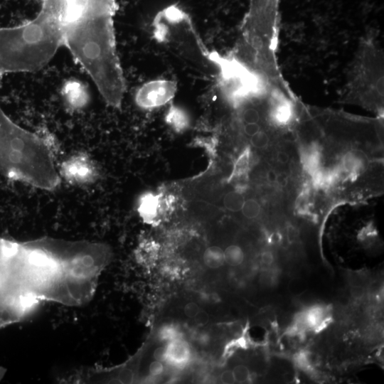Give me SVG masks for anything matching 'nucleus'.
Here are the masks:
<instances>
[{"label": "nucleus", "mask_w": 384, "mask_h": 384, "mask_svg": "<svg viewBox=\"0 0 384 384\" xmlns=\"http://www.w3.org/2000/svg\"><path fill=\"white\" fill-rule=\"evenodd\" d=\"M279 0H250L244 21L245 39L254 43L274 41Z\"/></svg>", "instance_id": "3"}, {"label": "nucleus", "mask_w": 384, "mask_h": 384, "mask_svg": "<svg viewBox=\"0 0 384 384\" xmlns=\"http://www.w3.org/2000/svg\"><path fill=\"white\" fill-rule=\"evenodd\" d=\"M324 317V309L321 307H314L306 312L304 321L309 326H317L323 322Z\"/></svg>", "instance_id": "13"}, {"label": "nucleus", "mask_w": 384, "mask_h": 384, "mask_svg": "<svg viewBox=\"0 0 384 384\" xmlns=\"http://www.w3.org/2000/svg\"><path fill=\"white\" fill-rule=\"evenodd\" d=\"M250 145L257 150H264L270 143V137L265 129L248 138Z\"/></svg>", "instance_id": "14"}, {"label": "nucleus", "mask_w": 384, "mask_h": 384, "mask_svg": "<svg viewBox=\"0 0 384 384\" xmlns=\"http://www.w3.org/2000/svg\"><path fill=\"white\" fill-rule=\"evenodd\" d=\"M63 41L62 25L43 9L23 24L0 28V75L38 70L63 46Z\"/></svg>", "instance_id": "1"}, {"label": "nucleus", "mask_w": 384, "mask_h": 384, "mask_svg": "<svg viewBox=\"0 0 384 384\" xmlns=\"http://www.w3.org/2000/svg\"><path fill=\"white\" fill-rule=\"evenodd\" d=\"M368 161V157L363 151L352 149L343 155L341 169L348 178L353 180L364 172Z\"/></svg>", "instance_id": "7"}, {"label": "nucleus", "mask_w": 384, "mask_h": 384, "mask_svg": "<svg viewBox=\"0 0 384 384\" xmlns=\"http://www.w3.org/2000/svg\"><path fill=\"white\" fill-rule=\"evenodd\" d=\"M279 173L274 169H270L265 172V178L270 183H277Z\"/></svg>", "instance_id": "24"}, {"label": "nucleus", "mask_w": 384, "mask_h": 384, "mask_svg": "<svg viewBox=\"0 0 384 384\" xmlns=\"http://www.w3.org/2000/svg\"><path fill=\"white\" fill-rule=\"evenodd\" d=\"M223 250L225 263L232 267H236L243 262L245 252L240 245L237 244H230Z\"/></svg>", "instance_id": "11"}, {"label": "nucleus", "mask_w": 384, "mask_h": 384, "mask_svg": "<svg viewBox=\"0 0 384 384\" xmlns=\"http://www.w3.org/2000/svg\"><path fill=\"white\" fill-rule=\"evenodd\" d=\"M153 357L156 361H159L161 362L167 361L168 346L156 348L153 353Z\"/></svg>", "instance_id": "18"}, {"label": "nucleus", "mask_w": 384, "mask_h": 384, "mask_svg": "<svg viewBox=\"0 0 384 384\" xmlns=\"http://www.w3.org/2000/svg\"><path fill=\"white\" fill-rule=\"evenodd\" d=\"M113 378H117L119 383H132L134 381V374L132 369L125 367L119 371L117 377Z\"/></svg>", "instance_id": "16"}, {"label": "nucleus", "mask_w": 384, "mask_h": 384, "mask_svg": "<svg viewBox=\"0 0 384 384\" xmlns=\"http://www.w3.org/2000/svg\"><path fill=\"white\" fill-rule=\"evenodd\" d=\"M291 157L288 151L285 149H279L275 154V160L281 166H286L290 161Z\"/></svg>", "instance_id": "17"}, {"label": "nucleus", "mask_w": 384, "mask_h": 384, "mask_svg": "<svg viewBox=\"0 0 384 384\" xmlns=\"http://www.w3.org/2000/svg\"><path fill=\"white\" fill-rule=\"evenodd\" d=\"M235 381L242 383L250 377L249 369L244 365H238L232 370Z\"/></svg>", "instance_id": "15"}, {"label": "nucleus", "mask_w": 384, "mask_h": 384, "mask_svg": "<svg viewBox=\"0 0 384 384\" xmlns=\"http://www.w3.org/2000/svg\"><path fill=\"white\" fill-rule=\"evenodd\" d=\"M366 290L361 285H354L351 289V294L356 299H362L366 294Z\"/></svg>", "instance_id": "22"}, {"label": "nucleus", "mask_w": 384, "mask_h": 384, "mask_svg": "<svg viewBox=\"0 0 384 384\" xmlns=\"http://www.w3.org/2000/svg\"><path fill=\"white\" fill-rule=\"evenodd\" d=\"M261 261L265 266H270L274 262V255L271 251H264L261 255Z\"/></svg>", "instance_id": "23"}, {"label": "nucleus", "mask_w": 384, "mask_h": 384, "mask_svg": "<svg viewBox=\"0 0 384 384\" xmlns=\"http://www.w3.org/2000/svg\"><path fill=\"white\" fill-rule=\"evenodd\" d=\"M149 373L152 375H159L164 370V366L162 362L159 361H154L151 362L149 367Z\"/></svg>", "instance_id": "21"}, {"label": "nucleus", "mask_w": 384, "mask_h": 384, "mask_svg": "<svg viewBox=\"0 0 384 384\" xmlns=\"http://www.w3.org/2000/svg\"><path fill=\"white\" fill-rule=\"evenodd\" d=\"M190 358V349L186 342L176 340L168 345V358L172 364H186Z\"/></svg>", "instance_id": "8"}, {"label": "nucleus", "mask_w": 384, "mask_h": 384, "mask_svg": "<svg viewBox=\"0 0 384 384\" xmlns=\"http://www.w3.org/2000/svg\"><path fill=\"white\" fill-rule=\"evenodd\" d=\"M193 319L198 325L203 326L208 322L209 315L206 311L200 309Z\"/></svg>", "instance_id": "20"}, {"label": "nucleus", "mask_w": 384, "mask_h": 384, "mask_svg": "<svg viewBox=\"0 0 384 384\" xmlns=\"http://www.w3.org/2000/svg\"><path fill=\"white\" fill-rule=\"evenodd\" d=\"M203 261L208 268L220 267L225 263L223 249L216 245L207 247L203 253Z\"/></svg>", "instance_id": "9"}, {"label": "nucleus", "mask_w": 384, "mask_h": 384, "mask_svg": "<svg viewBox=\"0 0 384 384\" xmlns=\"http://www.w3.org/2000/svg\"><path fill=\"white\" fill-rule=\"evenodd\" d=\"M174 82L156 80L144 84L138 91L136 100L139 106L144 109L161 107L171 100L176 92Z\"/></svg>", "instance_id": "5"}, {"label": "nucleus", "mask_w": 384, "mask_h": 384, "mask_svg": "<svg viewBox=\"0 0 384 384\" xmlns=\"http://www.w3.org/2000/svg\"><path fill=\"white\" fill-rule=\"evenodd\" d=\"M166 200L163 195L147 192L141 196L137 211L142 220L149 224L156 222L165 209Z\"/></svg>", "instance_id": "6"}, {"label": "nucleus", "mask_w": 384, "mask_h": 384, "mask_svg": "<svg viewBox=\"0 0 384 384\" xmlns=\"http://www.w3.org/2000/svg\"><path fill=\"white\" fill-rule=\"evenodd\" d=\"M250 163V149L247 148L238 158L228 180L230 181L235 178H239L245 176L249 170Z\"/></svg>", "instance_id": "12"}, {"label": "nucleus", "mask_w": 384, "mask_h": 384, "mask_svg": "<svg viewBox=\"0 0 384 384\" xmlns=\"http://www.w3.org/2000/svg\"><path fill=\"white\" fill-rule=\"evenodd\" d=\"M156 40L193 67L208 74H218L215 53L207 49L188 15L177 7L166 8L154 22Z\"/></svg>", "instance_id": "2"}, {"label": "nucleus", "mask_w": 384, "mask_h": 384, "mask_svg": "<svg viewBox=\"0 0 384 384\" xmlns=\"http://www.w3.org/2000/svg\"><path fill=\"white\" fill-rule=\"evenodd\" d=\"M166 122L176 131L182 132L189 125V118L185 111L177 107H171L166 115Z\"/></svg>", "instance_id": "10"}, {"label": "nucleus", "mask_w": 384, "mask_h": 384, "mask_svg": "<svg viewBox=\"0 0 384 384\" xmlns=\"http://www.w3.org/2000/svg\"><path fill=\"white\" fill-rule=\"evenodd\" d=\"M60 174L68 182L77 185L90 184L99 176L94 161L82 153L75 154L63 161Z\"/></svg>", "instance_id": "4"}, {"label": "nucleus", "mask_w": 384, "mask_h": 384, "mask_svg": "<svg viewBox=\"0 0 384 384\" xmlns=\"http://www.w3.org/2000/svg\"><path fill=\"white\" fill-rule=\"evenodd\" d=\"M199 310V306L195 302H188L184 307V313L189 318H193Z\"/></svg>", "instance_id": "19"}, {"label": "nucleus", "mask_w": 384, "mask_h": 384, "mask_svg": "<svg viewBox=\"0 0 384 384\" xmlns=\"http://www.w3.org/2000/svg\"><path fill=\"white\" fill-rule=\"evenodd\" d=\"M221 381L225 384H231L235 382L232 370H225L220 375Z\"/></svg>", "instance_id": "25"}, {"label": "nucleus", "mask_w": 384, "mask_h": 384, "mask_svg": "<svg viewBox=\"0 0 384 384\" xmlns=\"http://www.w3.org/2000/svg\"><path fill=\"white\" fill-rule=\"evenodd\" d=\"M174 334H176L175 331L171 329H166L161 331V336L163 338L168 339L172 338Z\"/></svg>", "instance_id": "26"}]
</instances>
